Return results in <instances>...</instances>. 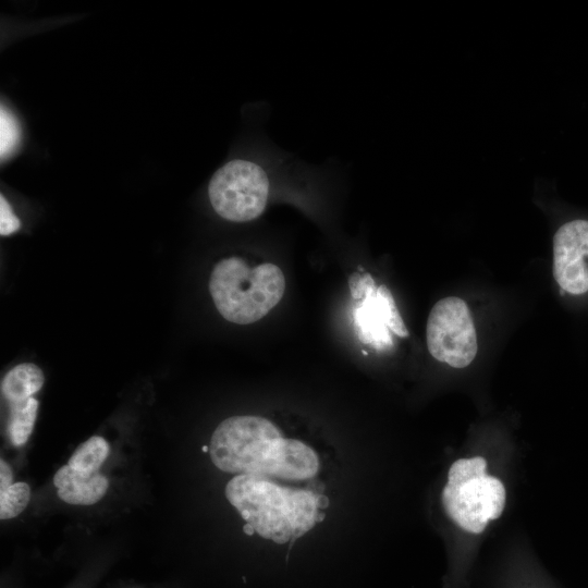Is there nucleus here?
<instances>
[{
  "label": "nucleus",
  "instance_id": "obj_1",
  "mask_svg": "<svg viewBox=\"0 0 588 588\" xmlns=\"http://www.w3.org/2000/svg\"><path fill=\"white\" fill-rule=\"evenodd\" d=\"M224 494L255 532L280 544L303 536L324 517L318 494L282 487L262 476L236 475Z\"/></svg>",
  "mask_w": 588,
  "mask_h": 588
},
{
  "label": "nucleus",
  "instance_id": "obj_2",
  "mask_svg": "<svg viewBox=\"0 0 588 588\" xmlns=\"http://www.w3.org/2000/svg\"><path fill=\"white\" fill-rule=\"evenodd\" d=\"M285 279L270 262L249 267L242 258L218 261L209 280V292L221 316L237 324L265 317L282 298Z\"/></svg>",
  "mask_w": 588,
  "mask_h": 588
},
{
  "label": "nucleus",
  "instance_id": "obj_3",
  "mask_svg": "<svg viewBox=\"0 0 588 588\" xmlns=\"http://www.w3.org/2000/svg\"><path fill=\"white\" fill-rule=\"evenodd\" d=\"M481 456L461 458L450 467L442 491L446 514L461 528L480 534L488 523L501 516L505 506V489L497 477L487 471Z\"/></svg>",
  "mask_w": 588,
  "mask_h": 588
},
{
  "label": "nucleus",
  "instance_id": "obj_4",
  "mask_svg": "<svg viewBox=\"0 0 588 588\" xmlns=\"http://www.w3.org/2000/svg\"><path fill=\"white\" fill-rule=\"evenodd\" d=\"M282 434L270 420L259 416H233L213 431L209 453L221 470L267 477Z\"/></svg>",
  "mask_w": 588,
  "mask_h": 588
},
{
  "label": "nucleus",
  "instance_id": "obj_5",
  "mask_svg": "<svg viewBox=\"0 0 588 588\" xmlns=\"http://www.w3.org/2000/svg\"><path fill=\"white\" fill-rule=\"evenodd\" d=\"M270 182L265 169L250 160L226 162L212 175L208 197L215 211L225 220L247 222L266 209Z\"/></svg>",
  "mask_w": 588,
  "mask_h": 588
},
{
  "label": "nucleus",
  "instance_id": "obj_6",
  "mask_svg": "<svg viewBox=\"0 0 588 588\" xmlns=\"http://www.w3.org/2000/svg\"><path fill=\"white\" fill-rule=\"evenodd\" d=\"M351 295L355 302L353 322L358 339L377 351L393 345L391 332L407 338L408 330L385 285H376L369 273H354L348 279Z\"/></svg>",
  "mask_w": 588,
  "mask_h": 588
},
{
  "label": "nucleus",
  "instance_id": "obj_7",
  "mask_svg": "<svg viewBox=\"0 0 588 588\" xmlns=\"http://www.w3.org/2000/svg\"><path fill=\"white\" fill-rule=\"evenodd\" d=\"M426 342L431 356L451 367L465 368L474 360L477 334L465 301L449 296L434 304L427 320Z\"/></svg>",
  "mask_w": 588,
  "mask_h": 588
},
{
  "label": "nucleus",
  "instance_id": "obj_8",
  "mask_svg": "<svg viewBox=\"0 0 588 588\" xmlns=\"http://www.w3.org/2000/svg\"><path fill=\"white\" fill-rule=\"evenodd\" d=\"M588 221L574 220L563 224L553 237V275L558 284L571 294L588 291Z\"/></svg>",
  "mask_w": 588,
  "mask_h": 588
},
{
  "label": "nucleus",
  "instance_id": "obj_9",
  "mask_svg": "<svg viewBox=\"0 0 588 588\" xmlns=\"http://www.w3.org/2000/svg\"><path fill=\"white\" fill-rule=\"evenodd\" d=\"M319 469V460L313 449L304 442L281 438L272 458L268 478L305 480L313 478Z\"/></svg>",
  "mask_w": 588,
  "mask_h": 588
},
{
  "label": "nucleus",
  "instance_id": "obj_10",
  "mask_svg": "<svg viewBox=\"0 0 588 588\" xmlns=\"http://www.w3.org/2000/svg\"><path fill=\"white\" fill-rule=\"evenodd\" d=\"M58 497L74 505H91L98 502L109 487L108 479L98 470L83 473L68 464L57 470L53 477Z\"/></svg>",
  "mask_w": 588,
  "mask_h": 588
},
{
  "label": "nucleus",
  "instance_id": "obj_11",
  "mask_svg": "<svg viewBox=\"0 0 588 588\" xmlns=\"http://www.w3.org/2000/svg\"><path fill=\"white\" fill-rule=\"evenodd\" d=\"M45 377L39 367L34 364H20L12 368L2 379L3 396L12 403L25 401L39 391Z\"/></svg>",
  "mask_w": 588,
  "mask_h": 588
},
{
  "label": "nucleus",
  "instance_id": "obj_12",
  "mask_svg": "<svg viewBox=\"0 0 588 588\" xmlns=\"http://www.w3.org/2000/svg\"><path fill=\"white\" fill-rule=\"evenodd\" d=\"M37 409L38 401L34 397L11 404L8 431L13 445L21 446L28 440L34 428Z\"/></svg>",
  "mask_w": 588,
  "mask_h": 588
},
{
  "label": "nucleus",
  "instance_id": "obj_13",
  "mask_svg": "<svg viewBox=\"0 0 588 588\" xmlns=\"http://www.w3.org/2000/svg\"><path fill=\"white\" fill-rule=\"evenodd\" d=\"M109 452L108 442L102 437L94 436L77 446L68 465L83 473L98 471Z\"/></svg>",
  "mask_w": 588,
  "mask_h": 588
},
{
  "label": "nucleus",
  "instance_id": "obj_14",
  "mask_svg": "<svg viewBox=\"0 0 588 588\" xmlns=\"http://www.w3.org/2000/svg\"><path fill=\"white\" fill-rule=\"evenodd\" d=\"M30 499V489L26 482H14L0 491V518L10 519L21 514Z\"/></svg>",
  "mask_w": 588,
  "mask_h": 588
},
{
  "label": "nucleus",
  "instance_id": "obj_15",
  "mask_svg": "<svg viewBox=\"0 0 588 588\" xmlns=\"http://www.w3.org/2000/svg\"><path fill=\"white\" fill-rule=\"evenodd\" d=\"M21 139V130L15 117L3 106L0 110V156L1 160L10 157Z\"/></svg>",
  "mask_w": 588,
  "mask_h": 588
},
{
  "label": "nucleus",
  "instance_id": "obj_16",
  "mask_svg": "<svg viewBox=\"0 0 588 588\" xmlns=\"http://www.w3.org/2000/svg\"><path fill=\"white\" fill-rule=\"evenodd\" d=\"M21 226L20 220L11 210V207L3 195L0 196V234L10 235Z\"/></svg>",
  "mask_w": 588,
  "mask_h": 588
},
{
  "label": "nucleus",
  "instance_id": "obj_17",
  "mask_svg": "<svg viewBox=\"0 0 588 588\" xmlns=\"http://www.w3.org/2000/svg\"><path fill=\"white\" fill-rule=\"evenodd\" d=\"M13 483V475L9 464L0 461V491L5 490Z\"/></svg>",
  "mask_w": 588,
  "mask_h": 588
},
{
  "label": "nucleus",
  "instance_id": "obj_18",
  "mask_svg": "<svg viewBox=\"0 0 588 588\" xmlns=\"http://www.w3.org/2000/svg\"><path fill=\"white\" fill-rule=\"evenodd\" d=\"M317 503L319 509H323L328 505L329 501L324 495L318 494Z\"/></svg>",
  "mask_w": 588,
  "mask_h": 588
},
{
  "label": "nucleus",
  "instance_id": "obj_19",
  "mask_svg": "<svg viewBox=\"0 0 588 588\" xmlns=\"http://www.w3.org/2000/svg\"><path fill=\"white\" fill-rule=\"evenodd\" d=\"M243 530L248 536H250V535H253L255 532V529L253 528V526L247 524V523L243 526Z\"/></svg>",
  "mask_w": 588,
  "mask_h": 588
},
{
  "label": "nucleus",
  "instance_id": "obj_20",
  "mask_svg": "<svg viewBox=\"0 0 588 588\" xmlns=\"http://www.w3.org/2000/svg\"><path fill=\"white\" fill-rule=\"evenodd\" d=\"M201 450H203V452H209V446L204 445V446L201 448Z\"/></svg>",
  "mask_w": 588,
  "mask_h": 588
}]
</instances>
